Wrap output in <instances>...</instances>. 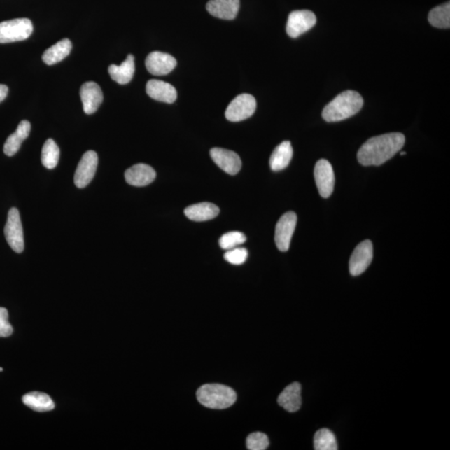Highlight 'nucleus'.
<instances>
[{
	"mask_svg": "<svg viewBox=\"0 0 450 450\" xmlns=\"http://www.w3.org/2000/svg\"><path fill=\"white\" fill-rule=\"evenodd\" d=\"M405 137L401 133L375 136L366 141L358 152V160L364 166H379L394 157L404 147Z\"/></svg>",
	"mask_w": 450,
	"mask_h": 450,
	"instance_id": "nucleus-1",
	"label": "nucleus"
},
{
	"mask_svg": "<svg viewBox=\"0 0 450 450\" xmlns=\"http://www.w3.org/2000/svg\"><path fill=\"white\" fill-rule=\"evenodd\" d=\"M363 104L364 99L358 92L344 91L327 104L322 113L323 119L329 123L349 119L360 111Z\"/></svg>",
	"mask_w": 450,
	"mask_h": 450,
	"instance_id": "nucleus-2",
	"label": "nucleus"
},
{
	"mask_svg": "<svg viewBox=\"0 0 450 450\" xmlns=\"http://www.w3.org/2000/svg\"><path fill=\"white\" fill-rule=\"evenodd\" d=\"M196 395L201 405L215 409L229 408L237 399L233 388L220 384H204L199 388Z\"/></svg>",
	"mask_w": 450,
	"mask_h": 450,
	"instance_id": "nucleus-3",
	"label": "nucleus"
},
{
	"mask_svg": "<svg viewBox=\"0 0 450 450\" xmlns=\"http://www.w3.org/2000/svg\"><path fill=\"white\" fill-rule=\"evenodd\" d=\"M31 20L15 19L0 23V43L23 41L33 33Z\"/></svg>",
	"mask_w": 450,
	"mask_h": 450,
	"instance_id": "nucleus-4",
	"label": "nucleus"
},
{
	"mask_svg": "<svg viewBox=\"0 0 450 450\" xmlns=\"http://www.w3.org/2000/svg\"><path fill=\"white\" fill-rule=\"evenodd\" d=\"M4 234H6L8 246L11 247L13 251L19 253L24 251L23 226H22L20 212L16 208H12L8 211Z\"/></svg>",
	"mask_w": 450,
	"mask_h": 450,
	"instance_id": "nucleus-5",
	"label": "nucleus"
},
{
	"mask_svg": "<svg viewBox=\"0 0 450 450\" xmlns=\"http://www.w3.org/2000/svg\"><path fill=\"white\" fill-rule=\"evenodd\" d=\"M256 100L248 94L238 95L229 104L225 111L226 119L231 122H239L248 119L255 113Z\"/></svg>",
	"mask_w": 450,
	"mask_h": 450,
	"instance_id": "nucleus-6",
	"label": "nucleus"
},
{
	"mask_svg": "<svg viewBox=\"0 0 450 450\" xmlns=\"http://www.w3.org/2000/svg\"><path fill=\"white\" fill-rule=\"evenodd\" d=\"M316 16L309 10H295L288 15L286 32L291 38H298L316 24Z\"/></svg>",
	"mask_w": 450,
	"mask_h": 450,
	"instance_id": "nucleus-7",
	"label": "nucleus"
},
{
	"mask_svg": "<svg viewBox=\"0 0 450 450\" xmlns=\"http://www.w3.org/2000/svg\"><path fill=\"white\" fill-rule=\"evenodd\" d=\"M297 225V216L295 212H287L277 223L275 228L274 240L279 251L286 252L290 246L293 234Z\"/></svg>",
	"mask_w": 450,
	"mask_h": 450,
	"instance_id": "nucleus-8",
	"label": "nucleus"
},
{
	"mask_svg": "<svg viewBox=\"0 0 450 450\" xmlns=\"http://www.w3.org/2000/svg\"><path fill=\"white\" fill-rule=\"evenodd\" d=\"M98 162V155L93 150L87 151L83 155L74 174V183L78 188L83 189L93 180L97 170Z\"/></svg>",
	"mask_w": 450,
	"mask_h": 450,
	"instance_id": "nucleus-9",
	"label": "nucleus"
},
{
	"mask_svg": "<svg viewBox=\"0 0 450 450\" xmlns=\"http://www.w3.org/2000/svg\"><path fill=\"white\" fill-rule=\"evenodd\" d=\"M373 244L365 240L356 248L349 260V272L353 276H358L369 268L373 260Z\"/></svg>",
	"mask_w": 450,
	"mask_h": 450,
	"instance_id": "nucleus-10",
	"label": "nucleus"
},
{
	"mask_svg": "<svg viewBox=\"0 0 450 450\" xmlns=\"http://www.w3.org/2000/svg\"><path fill=\"white\" fill-rule=\"evenodd\" d=\"M314 178L318 193L323 198H329L335 187V173L332 165L326 160H318L314 167Z\"/></svg>",
	"mask_w": 450,
	"mask_h": 450,
	"instance_id": "nucleus-11",
	"label": "nucleus"
},
{
	"mask_svg": "<svg viewBox=\"0 0 450 450\" xmlns=\"http://www.w3.org/2000/svg\"><path fill=\"white\" fill-rule=\"evenodd\" d=\"M177 61L172 55L162 52H152L147 56L146 66L153 76H162L169 73L176 67Z\"/></svg>",
	"mask_w": 450,
	"mask_h": 450,
	"instance_id": "nucleus-12",
	"label": "nucleus"
},
{
	"mask_svg": "<svg viewBox=\"0 0 450 450\" xmlns=\"http://www.w3.org/2000/svg\"><path fill=\"white\" fill-rule=\"evenodd\" d=\"M211 156L213 162L230 176H235L241 169V160L234 151L225 150V148H213L211 150Z\"/></svg>",
	"mask_w": 450,
	"mask_h": 450,
	"instance_id": "nucleus-13",
	"label": "nucleus"
},
{
	"mask_svg": "<svg viewBox=\"0 0 450 450\" xmlns=\"http://www.w3.org/2000/svg\"><path fill=\"white\" fill-rule=\"evenodd\" d=\"M80 98L84 111L87 115H92L101 106L104 95L98 84L94 82H86L81 86Z\"/></svg>",
	"mask_w": 450,
	"mask_h": 450,
	"instance_id": "nucleus-14",
	"label": "nucleus"
},
{
	"mask_svg": "<svg viewBox=\"0 0 450 450\" xmlns=\"http://www.w3.org/2000/svg\"><path fill=\"white\" fill-rule=\"evenodd\" d=\"M125 177L129 185L143 187L150 185L155 180L156 172L150 165L137 164L126 170Z\"/></svg>",
	"mask_w": 450,
	"mask_h": 450,
	"instance_id": "nucleus-15",
	"label": "nucleus"
},
{
	"mask_svg": "<svg viewBox=\"0 0 450 450\" xmlns=\"http://www.w3.org/2000/svg\"><path fill=\"white\" fill-rule=\"evenodd\" d=\"M239 7V0H209L206 10L216 18L232 20L237 16Z\"/></svg>",
	"mask_w": 450,
	"mask_h": 450,
	"instance_id": "nucleus-16",
	"label": "nucleus"
},
{
	"mask_svg": "<svg viewBox=\"0 0 450 450\" xmlns=\"http://www.w3.org/2000/svg\"><path fill=\"white\" fill-rule=\"evenodd\" d=\"M146 92L148 96L157 101L173 104L177 99V91L169 83L151 80L148 81Z\"/></svg>",
	"mask_w": 450,
	"mask_h": 450,
	"instance_id": "nucleus-17",
	"label": "nucleus"
},
{
	"mask_svg": "<svg viewBox=\"0 0 450 450\" xmlns=\"http://www.w3.org/2000/svg\"><path fill=\"white\" fill-rule=\"evenodd\" d=\"M278 404L288 412H298L302 404L301 398V386L295 382L288 386L278 398Z\"/></svg>",
	"mask_w": 450,
	"mask_h": 450,
	"instance_id": "nucleus-18",
	"label": "nucleus"
},
{
	"mask_svg": "<svg viewBox=\"0 0 450 450\" xmlns=\"http://www.w3.org/2000/svg\"><path fill=\"white\" fill-rule=\"evenodd\" d=\"M31 125L27 120L21 121L15 132L8 137L3 146V152L7 156H14L20 150L22 143L29 137Z\"/></svg>",
	"mask_w": 450,
	"mask_h": 450,
	"instance_id": "nucleus-19",
	"label": "nucleus"
},
{
	"mask_svg": "<svg viewBox=\"0 0 450 450\" xmlns=\"http://www.w3.org/2000/svg\"><path fill=\"white\" fill-rule=\"evenodd\" d=\"M220 213L216 204L204 202L190 205L185 209V215L190 220L203 222L213 220Z\"/></svg>",
	"mask_w": 450,
	"mask_h": 450,
	"instance_id": "nucleus-20",
	"label": "nucleus"
},
{
	"mask_svg": "<svg viewBox=\"0 0 450 450\" xmlns=\"http://www.w3.org/2000/svg\"><path fill=\"white\" fill-rule=\"evenodd\" d=\"M135 71L134 57L129 55L125 61L118 66L111 64L108 67V73L112 80L120 85H127L132 80Z\"/></svg>",
	"mask_w": 450,
	"mask_h": 450,
	"instance_id": "nucleus-21",
	"label": "nucleus"
},
{
	"mask_svg": "<svg viewBox=\"0 0 450 450\" xmlns=\"http://www.w3.org/2000/svg\"><path fill=\"white\" fill-rule=\"evenodd\" d=\"M293 157V148L290 141H283L274 148L271 155L269 165L273 171L285 169L290 164Z\"/></svg>",
	"mask_w": 450,
	"mask_h": 450,
	"instance_id": "nucleus-22",
	"label": "nucleus"
},
{
	"mask_svg": "<svg viewBox=\"0 0 450 450\" xmlns=\"http://www.w3.org/2000/svg\"><path fill=\"white\" fill-rule=\"evenodd\" d=\"M72 43L69 38H64L48 49L42 56V59L48 65H54L62 61L71 54Z\"/></svg>",
	"mask_w": 450,
	"mask_h": 450,
	"instance_id": "nucleus-23",
	"label": "nucleus"
},
{
	"mask_svg": "<svg viewBox=\"0 0 450 450\" xmlns=\"http://www.w3.org/2000/svg\"><path fill=\"white\" fill-rule=\"evenodd\" d=\"M23 402L28 407L38 412H50L55 409V404L51 398L41 392H31L23 397Z\"/></svg>",
	"mask_w": 450,
	"mask_h": 450,
	"instance_id": "nucleus-24",
	"label": "nucleus"
},
{
	"mask_svg": "<svg viewBox=\"0 0 450 450\" xmlns=\"http://www.w3.org/2000/svg\"><path fill=\"white\" fill-rule=\"evenodd\" d=\"M430 24L438 29L450 27V3L449 2L437 6L430 12L428 17Z\"/></svg>",
	"mask_w": 450,
	"mask_h": 450,
	"instance_id": "nucleus-25",
	"label": "nucleus"
},
{
	"mask_svg": "<svg viewBox=\"0 0 450 450\" xmlns=\"http://www.w3.org/2000/svg\"><path fill=\"white\" fill-rule=\"evenodd\" d=\"M60 150L57 143L52 139H47L42 148L41 161L43 166L53 169L59 163Z\"/></svg>",
	"mask_w": 450,
	"mask_h": 450,
	"instance_id": "nucleus-26",
	"label": "nucleus"
},
{
	"mask_svg": "<svg viewBox=\"0 0 450 450\" xmlns=\"http://www.w3.org/2000/svg\"><path fill=\"white\" fill-rule=\"evenodd\" d=\"M314 447L316 450H336L338 444L333 433L328 429H321L314 435Z\"/></svg>",
	"mask_w": 450,
	"mask_h": 450,
	"instance_id": "nucleus-27",
	"label": "nucleus"
},
{
	"mask_svg": "<svg viewBox=\"0 0 450 450\" xmlns=\"http://www.w3.org/2000/svg\"><path fill=\"white\" fill-rule=\"evenodd\" d=\"M246 241V236L238 231L226 233L220 239V246L223 250H232L239 246H241Z\"/></svg>",
	"mask_w": 450,
	"mask_h": 450,
	"instance_id": "nucleus-28",
	"label": "nucleus"
},
{
	"mask_svg": "<svg viewBox=\"0 0 450 450\" xmlns=\"http://www.w3.org/2000/svg\"><path fill=\"white\" fill-rule=\"evenodd\" d=\"M269 445L268 436L264 433L255 432L248 436L246 447L250 450H265Z\"/></svg>",
	"mask_w": 450,
	"mask_h": 450,
	"instance_id": "nucleus-29",
	"label": "nucleus"
},
{
	"mask_svg": "<svg viewBox=\"0 0 450 450\" xmlns=\"http://www.w3.org/2000/svg\"><path fill=\"white\" fill-rule=\"evenodd\" d=\"M248 251L244 248H234L225 253V259L234 265H243L246 261Z\"/></svg>",
	"mask_w": 450,
	"mask_h": 450,
	"instance_id": "nucleus-30",
	"label": "nucleus"
},
{
	"mask_svg": "<svg viewBox=\"0 0 450 450\" xmlns=\"http://www.w3.org/2000/svg\"><path fill=\"white\" fill-rule=\"evenodd\" d=\"M12 333L13 328L8 322V310L0 307V337H8Z\"/></svg>",
	"mask_w": 450,
	"mask_h": 450,
	"instance_id": "nucleus-31",
	"label": "nucleus"
},
{
	"mask_svg": "<svg viewBox=\"0 0 450 450\" xmlns=\"http://www.w3.org/2000/svg\"><path fill=\"white\" fill-rule=\"evenodd\" d=\"M8 93V88L6 85H0V103L6 99Z\"/></svg>",
	"mask_w": 450,
	"mask_h": 450,
	"instance_id": "nucleus-32",
	"label": "nucleus"
},
{
	"mask_svg": "<svg viewBox=\"0 0 450 450\" xmlns=\"http://www.w3.org/2000/svg\"><path fill=\"white\" fill-rule=\"evenodd\" d=\"M400 155H406V153H405V152H401V153H400Z\"/></svg>",
	"mask_w": 450,
	"mask_h": 450,
	"instance_id": "nucleus-33",
	"label": "nucleus"
},
{
	"mask_svg": "<svg viewBox=\"0 0 450 450\" xmlns=\"http://www.w3.org/2000/svg\"><path fill=\"white\" fill-rule=\"evenodd\" d=\"M0 371H3V369H2V368H0Z\"/></svg>",
	"mask_w": 450,
	"mask_h": 450,
	"instance_id": "nucleus-34",
	"label": "nucleus"
}]
</instances>
